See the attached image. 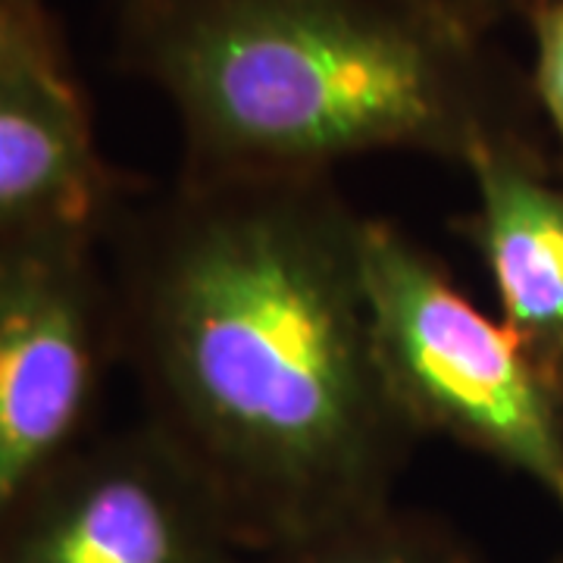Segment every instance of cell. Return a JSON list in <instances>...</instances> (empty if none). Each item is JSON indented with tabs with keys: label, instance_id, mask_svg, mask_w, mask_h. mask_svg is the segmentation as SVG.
<instances>
[{
	"label": "cell",
	"instance_id": "6da1fadb",
	"mask_svg": "<svg viewBox=\"0 0 563 563\" xmlns=\"http://www.w3.org/2000/svg\"><path fill=\"white\" fill-rule=\"evenodd\" d=\"M363 217L329 176H185L122 222L120 354L257 561L391 504L417 426L385 376Z\"/></svg>",
	"mask_w": 563,
	"mask_h": 563
},
{
	"label": "cell",
	"instance_id": "5b68a950",
	"mask_svg": "<svg viewBox=\"0 0 563 563\" xmlns=\"http://www.w3.org/2000/svg\"><path fill=\"white\" fill-rule=\"evenodd\" d=\"M0 563H254L225 507L157 426L95 439L0 523Z\"/></svg>",
	"mask_w": 563,
	"mask_h": 563
},
{
	"label": "cell",
	"instance_id": "9c48e42d",
	"mask_svg": "<svg viewBox=\"0 0 563 563\" xmlns=\"http://www.w3.org/2000/svg\"><path fill=\"white\" fill-rule=\"evenodd\" d=\"M66 73L60 41L41 3L0 0V81Z\"/></svg>",
	"mask_w": 563,
	"mask_h": 563
},
{
	"label": "cell",
	"instance_id": "4fadbf2b",
	"mask_svg": "<svg viewBox=\"0 0 563 563\" xmlns=\"http://www.w3.org/2000/svg\"><path fill=\"white\" fill-rule=\"evenodd\" d=\"M20 3H41V0H20Z\"/></svg>",
	"mask_w": 563,
	"mask_h": 563
},
{
	"label": "cell",
	"instance_id": "52a82bcc",
	"mask_svg": "<svg viewBox=\"0 0 563 563\" xmlns=\"http://www.w3.org/2000/svg\"><path fill=\"white\" fill-rule=\"evenodd\" d=\"M120 176L101 157L73 76L0 81V235L107 225Z\"/></svg>",
	"mask_w": 563,
	"mask_h": 563
},
{
	"label": "cell",
	"instance_id": "8992f818",
	"mask_svg": "<svg viewBox=\"0 0 563 563\" xmlns=\"http://www.w3.org/2000/svg\"><path fill=\"white\" fill-rule=\"evenodd\" d=\"M463 166L476 185L466 235L488 266L501 322L563 385V185L520 135L483 141Z\"/></svg>",
	"mask_w": 563,
	"mask_h": 563
},
{
	"label": "cell",
	"instance_id": "277c9868",
	"mask_svg": "<svg viewBox=\"0 0 563 563\" xmlns=\"http://www.w3.org/2000/svg\"><path fill=\"white\" fill-rule=\"evenodd\" d=\"M103 225L0 235V523L76 448L120 354Z\"/></svg>",
	"mask_w": 563,
	"mask_h": 563
},
{
	"label": "cell",
	"instance_id": "3957f363",
	"mask_svg": "<svg viewBox=\"0 0 563 563\" xmlns=\"http://www.w3.org/2000/svg\"><path fill=\"white\" fill-rule=\"evenodd\" d=\"M361 257L385 376L417 432L498 461L563 510V385L398 225L363 217Z\"/></svg>",
	"mask_w": 563,
	"mask_h": 563
},
{
	"label": "cell",
	"instance_id": "8fae6325",
	"mask_svg": "<svg viewBox=\"0 0 563 563\" xmlns=\"http://www.w3.org/2000/svg\"><path fill=\"white\" fill-rule=\"evenodd\" d=\"M413 3H420L422 10H429L432 16H439L448 25L479 38L507 7H514L520 0H413Z\"/></svg>",
	"mask_w": 563,
	"mask_h": 563
},
{
	"label": "cell",
	"instance_id": "7a4b0ae2",
	"mask_svg": "<svg viewBox=\"0 0 563 563\" xmlns=\"http://www.w3.org/2000/svg\"><path fill=\"white\" fill-rule=\"evenodd\" d=\"M120 54L176 107L185 176H329L376 151L466 163L517 135L479 38L413 0H125Z\"/></svg>",
	"mask_w": 563,
	"mask_h": 563
},
{
	"label": "cell",
	"instance_id": "ba28073f",
	"mask_svg": "<svg viewBox=\"0 0 563 563\" xmlns=\"http://www.w3.org/2000/svg\"><path fill=\"white\" fill-rule=\"evenodd\" d=\"M254 563H485L466 544L426 517L395 504L351 523L325 529L307 542L263 554Z\"/></svg>",
	"mask_w": 563,
	"mask_h": 563
},
{
	"label": "cell",
	"instance_id": "7c38bea8",
	"mask_svg": "<svg viewBox=\"0 0 563 563\" xmlns=\"http://www.w3.org/2000/svg\"><path fill=\"white\" fill-rule=\"evenodd\" d=\"M520 3H523V7H529V10H532V7H539V3H544V0H520Z\"/></svg>",
	"mask_w": 563,
	"mask_h": 563
},
{
	"label": "cell",
	"instance_id": "30bf717a",
	"mask_svg": "<svg viewBox=\"0 0 563 563\" xmlns=\"http://www.w3.org/2000/svg\"><path fill=\"white\" fill-rule=\"evenodd\" d=\"M536 32V91L554 122L563 147V0H544L532 7Z\"/></svg>",
	"mask_w": 563,
	"mask_h": 563
}]
</instances>
